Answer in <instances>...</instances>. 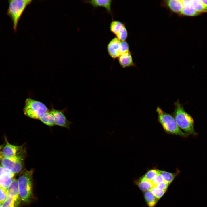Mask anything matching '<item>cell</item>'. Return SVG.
<instances>
[{
    "label": "cell",
    "instance_id": "obj_1",
    "mask_svg": "<svg viewBox=\"0 0 207 207\" xmlns=\"http://www.w3.org/2000/svg\"><path fill=\"white\" fill-rule=\"evenodd\" d=\"M175 110L173 116L179 127L189 135H196L197 133L194 129V121L192 116L186 112L179 101L175 103Z\"/></svg>",
    "mask_w": 207,
    "mask_h": 207
},
{
    "label": "cell",
    "instance_id": "obj_10",
    "mask_svg": "<svg viewBox=\"0 0 207 207\" xmlns=\"http://www.w3.org/2000/svg\"><path fill=\"white\" fill-rule=\"evenodd\" d=\"M118 58L119 64L123 68L135 66L129 51L120 55Z\"/></svg>",
    "mask_w": 207,
    "mask_h": 207
},
{
    "label": "cell",
    "instance_id": "obj_8",
    "mask_svg": "<svg viewBox=\"0 0 207 207\" xmlns=\"http://www.w3.org/2000/svg\"><path fill=\"white\" fill-rule=\"evenodd\" d=\"M50 110L54 117L55 125L69 128L71 122L66 118L64 114V110H57L52 108Z\"/></svg>",
    "mask_w": 207,
    "mask_h": 207
},
{
    "label": "cell",
    "instance_id": "obj_14",
    "mask_svg": "<svg viewBox=\"0 0 207 207\" xmlns=\"http://www.w3.org/2000/svg\"><path fill=\"white\" fill-rule=\"evenodd\" d=\"M166 3L168 7L172 12L175 13L181 12L183 7L182 0H169Z\"/></svg>",
    "mask_w": 207,
    "mask_h": 207
},
{
    "label": "cell",
    "instance_id": "obj_32",
    "mask_svg": "<svg viewBox=\"0 0 207 207\" xmlns=\"http://www.w3.org/2000/svg\"><path fill=\"white\" fill-rule=\"evenodd\" d=\"M3 157L1 155V151H0V165H1V161Z\"/></svg>",
    "mask_w": 207,
    "mask_h": 207
},
{
    "label": "cell",
    "instance_id": "obj_30",
    "mask_svg": "<svg viewBox=\"0 0 207 207\" xmlns=\"http://www.w3.org/2000/svg\"><path fill=\"white\" fill-rule=\"evenodd\" d=\"M8 170L2 166H0V176L2 174L6 172Z\"/></svg>",
    "mask_w": 207,
    "mask_h": 207
},
{
    "label": "cell",
    "instance_id": "obj_28",
    "mask_svg": "<svg viewBox=\"0 0 207 207\" xmlns=\"http://www.w3.org/2000/svg\"><path fill=\"white\" fill-rule=\"evenodd\" d=\"M169 184V183L164 181L154 186L158 189L166 191Z\"/></svg>",
    "mask_w": 207,
    "mask_h": 207
},
{
    "label": "cell",
    "instance_id": "obj_3",
    "mask_svg": "<svg viewBox=\"0 0 207 207\" xmlns=\"http://www.w3.org/2000/svg\"><path fill=\"white\" fill-rule=\"evenodd\" d=\"M156 111L158 122L166 133L183 137L188 136V134L183 132L179 127L173 116L164 112L159 106L157 107Z\"/></svg>",
    "mask_w": 207,
    "mask_h": 207
},
{
    "label": "cell",
    "instance_id": "obj_9",
    "mask_svg": "<svg viewBox=\"0 0 207 207\" xmlns=\"http://www.w3.org/2000/svg\"><path fill=\"white\" fill-rule=\"evenodd\" d=\"M121 41L116 37H114L109 42L107 49L109 55L113 59L117 58L120 55Z\"/></svg>",
    "mask_w": 207,
    "mask_h": 207
},
{
    "label": "cell",
    "instance_id": "obj_18",
    "mask_svg": "<svg viewBox=\"0 0 207 207\" xmlns=\"http://www.w3.org/2000/svg\"><path fill=\"white\" fill-rule=\"evenodd\" d=\"M8 196L20 197L18 181L15 179L13 180L7 190Z\"/></svg>",
    "mask_w": 207,
    "mask_h": 207
},
{
    "label": "cell",
    "instance_id": "obj_16",
    "mask_svg": "<svg viewBox=\"0 0 207 207\" xmlns=\"http://www.w3.org/2000/svg\"><path fill=\"white\" fill-rule=\"evenodd\" d=\"M21 200L20 197L8 196L1 207H18Z\"/></svg>",
    "mask_w": 207,
    "mask_h": 207
},
{
    "label": "cell",
    "instance_id": "obj_17",
    "mask_svg": "<svg viewBox=\"0 0 207 207\" xmlns=\"http://www.w3.org/2000/svg\"><path fill=\"white\" fill-rule=\"evenodd\" d=\"M39 120L49 126H51L55 125L54 117L49 110L44 113Z\"/></svg>",
    "mask_w": 207,
    "mask_h": 207
},
{
    "label": "cell",
    "instance_id": "obj_21",
    "mask_svg": "<svg viewBox=\"0 0 207 207\" xmlns=\"http://www.w3.org/2000/svg\"><path fill=\"white\" fill-rule=\"evenodd\" d=\"M124 26V25L120 21L114 20L110 24V30L116 35Z\"/></svg>",
    "mask_w": 207,
    "mask_h": 207
},
{
    "label": "cell",
    "instance_id": "obj_11",
    "mask_svg": "<svg viewBox=\"0 0 207 207\" xmlns=\"http://www.w3.org/2000/svg\"><path fill=\"white\" fill-rule=\"evenodd\" d=\"M15 174L7 170L0 176V187L7 191L14 179Z\"/></svg>",
    "mask_w": 207,
    "mask_h": 207
},
{
    "label": "cell",
    "instance_id": "obj_24",
    "mask_svg": "<svg viewBox=\"0 0 207 207\" xmlns=\"http://www.w3.org/2000/svg\"><path fill=\"white\" fill-rule=\"evenodd\" d=\"M127 31L125 26H124L116 35V37L121 41H125L127 37Z\"/></svg>",
    "mask_w": 207,
    "mask_h": 207
},
{
    "label": "cell",
    "instance_id": "obj_33",
    "mask_svg": "<svg viewBox=\"0 0 207 207\" xmlns=\"http://www.w3.org/2000/svg\"><path fill=\"white\" fill-rule=\"evenodd\" d=\"M1 206H2L1 204H0V207H1Z\"/></svg>",
    "mask_w": 207,
    "mask_h": 207
},
{
    "label": "cell",
    "instance_id": "obj_22",
    "mask_svg": "<svg viewBox=\"0 0 207 207\" xmlns=\"http://www.w3.org/2000/svg\"><path fill=\"white\" fill-rule=\"evenodd\" d=\"M160 173L164 181L170 184L174 179L175 174L165 171L160 170Z\"/></svg>",
    "mask_w": 207,
    "mask_h": 207
},
{
    "label": "cell",
    "instance_id": "obj_20",
    "mask_svg": "<svg viewBox=\"0 0 207 207\" xmlns=\"http://www.w3.org/2000/svg\"><path fill=\"white\" fill-rule=\"evenodd\" d=\"M192 5L195 10L199 13L207 12V6L201 0H191Z\"/></svg>",
    "mask_w": 207,
    "mask_h": 207
},
{
    "label": "cell",
    "instance_id": "obj_5",
    "mask_svg": "<svg viewBox=\"0 0 207 207\" xmlns=\"http://www.w3.org/2000/svg\"><path fill=\"white\" fill-rule=\"evenodd\" d=\"M49 110L43 103L30 98L25 100L23 110L25 115L30 118L39 120Z\"/></svg>",
    "mask_w": 207,
    "mask_h": 207
},
{
    "label": "cell",
    "instance_id": "obj_29",
    "mask_svg": "<svg viewBox=\"0 0 207 207\" xmlns=\"http://www.w3.org/2000/svg\"><path fill=\"white\" fill-rule=\"evenodd\" d=\"M164 181L160 173L152 181V182L154 186Z\"/></svg>",
    "mask_w": 207,
    "mask_h": 207
},
{
    "label": "cell",
    "instance_id": "obj_12",
    "mask_svg": "<svg viewBox=\"0 0 207 207\" xmlns=\"http://www.w3.org/2000/svg\"><path fill=\"white\" fill-rule=\"evenodd\" d=\"M183 7L181 14L184 15L189 16H195L199 14L193 7L192 5L191 0H182Z\"/></svg>",
    "mask_w": 207,
    "mask_h": 207
},
{
    "label": "cell",
    "instance_id": "obj_6",
    "mask_svg": "<svg viewBox=\"0 0 207 207\" xmlns=\"http://www.w3.org/2000/svg\"><path fill=\"white\" fill-rule=\"evenodd\" d=\"M23 160L21 154L12 158L3 157L1 166L14 174L18 173L21 171L22 169Z\"/></svg>",
    "mask_w": 207,
    "mask_h": 207
},
{
    "label": "cell",
    "instance_id": "obj_15",
    "mask_svg": "<svg viewBox=\"0 0 207 207\" xmlns=\"http://www.w3.org/2000/svg\"><path fill=\"white\" fill-rule=\"evenodd\" d=\"M135 183L139 189L144 191H149L154 186L152 181L147 180L143 177L135 181Z\"/></svg>",
    "mask_w": 207,
    "mask_h": 207
},
{
    "label": "cell",
    "instance_id": "obj_27",
    "mask_svg": "<svg viewBox=\"0 0 207 207\" xmlns=\"http://www.w3.org/2000/svg\"><path fill=\"white\" fill-rule=\"evenodd\" d=\"M8 197L7 191L0 187V204H2Z\"/></svg>",
    "mask_w": 207,
    "mask_h": 207
},
{
    "label": "cell",
    "instance_id": "obj_31",
    "mask_svg": "<svg viewBox=\"0 0 207 207\" xmlns=\"http://www.w3.org/2000/svg\"><path fill=\"white\" fill-rule=\"evenodd\" d=\"M202 2L205 5L207 6V0H201Z\"/></svg>",
    "mask_w": 207,
    "mask_h": 207
},
{
    "label": "cell",
    "instance_id": "obj_26",
    "mask_svg": "<svg viewBox=\"0 0 207 207\" xmlns=\"http://www.w3.org/2000/svg\"><path fill=\"white\" fill-rule=\"evenodd\" d=\"M129 45L128 43L125 41H121L120 55L129 51Z\"/></svg>",
    "mask_w": 207,
    "mask_h": 207
},
{
    "label": "cell",
    "instance_id": "obj_19",
    "mask_svg": "<svg viewBox=\"0 0 207 207\" xmlns=\"http://www.w3.org/2000/svg\"><path fill=\"white\" fill-rule=\"evenodd\" d=\"M144 195L149 207H154L158 199L149 191H145Z\"/></svg>",
    "mask_w": 207,
    "mask_h": 207
},
{
    "label": "cell",
    "instance_id": "obj_2",
    "mask_svg": "<svg viewBox=\"0 0 207 207\" xmlns=\"http://www.w3.org/2000/svg\"><path fill=\"white\" fill-rule=\"evenodd\" d=\"M34 171L33 169H24L20 173L18 180L20 196L21 200L25 203H29L33 197Z\"/></svg>",
    "mask_w": 207,
    "mask_h": 207
},
{
    "label": "cell",
    "instance_id": "obj_23",
    "mask_svg": "<svg viewBox=\"0 0 207 207\" xmlns=\"http://www.w3.org/2000/svg\"><path fill=\"white\" fill-rule=\"evenodd\" d=\"M160 173V170L156 169H152L148 170L143 176L147 180L152 181Z\"/></svg>",
    "mask_w": 207,
    "mask_h": 207
},
{
    "label": "cell",
    "instance_id": "obj_4",
    "mask_svg": "<svg viewBox=\"0 0 207 207\" xmlns=\"http://www.w3.org/2000/svg\"><path fill=\"white\" fill-rule=\"evenodd\" d=\"M31 0H9L7 14L11 19L14 32H16L19 21L28 5L31 3Z\"/></svg>",
    "mask_w": 207,
    "mask_h": 207
},
{
    "label": "cell",
    "instance_id": "obj_25",
    "mask_svg": "<svg viewBox=\"0 0 207 207\" xmlns=\"http://www.w3.org/2000/svg\"><path fill=\"white\" fill-rule=\"evenodd\" d=\"M158 200L165 193L166 191L158 189L153 186L149 190Z\"/></svg>",
    "mask_w": 207,
    "mask_h": 207
},
{
    "label": "cell",
    "instance_id": "obj_13",
    "mask_svg": "<svg viewBox=\"0 0 207 207\" xmlns=\"http://www.w3.org/2000/svg\"><path fill=\"white\" fill-rule=\"evenodd\" d=\"M93 7H102L105 8L109 13H111V0H92L87 1Z\"/></svg>",
    "mask_w": 207,
    "mask_h": 207
},
{
    "label": "cell",
    "instance_id": "obj_7",
    "mask_svg": "<svg viewBox=\"0 0 207 207\" xmlns=\"http://www.w3.org/2000/svg\"><path fill=\"white\" fill-rule=\"evenodd\" d=\"M22 146L13 145L9 143L7 140L6 144L1 151L3 157L10 158L16 157L21 154Z\"/></svg>",
    "mask_w": 207,
    "mask_h": 207
}]
</instances>
